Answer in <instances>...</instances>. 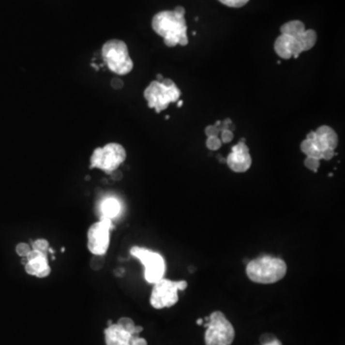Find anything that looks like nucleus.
Instances as JSON below:
<instances>
[{
    "label": "nucleus",
    "mask_w": 345,
    "mask_h": 345,
    "mask_svg": "<svg viewBox=\"0 0 345 345\" xmlns=\"http://www.w3.org/2000/svg\"><path fill=\"white\" fill-rule=\"evenodd\" d=\"M184 15L185 9L182 6H178L174 11H162L152 17L151 27L153 31L163 38L164 44L168 47L188 45L187 25Z\"/></svg>",
    "instance_id": "f257e3e1"
},
{
    "label": "nucleus",
    "mask_w": 345,
    "mask_h": 345,
    "mask_svg": "<svg viewBox=\"0 0 345 345\" xmlns=\"http://www.w3.org/2000/svg\"><path fill=\"white\" fill-rule=\"evenodd\" d=\"M287 273L286 263L272 256H262L250 261L247 266V277L258 284H273Z\"/></svg>",
    "instance_id": "f03ea898"
},
{
    "label": "nucleus",
    "mask_w": 345,
    "mask_h": 345,
    "mask_svg": "<svg viewBox=\"0 0 345 345\" xmlns=\"http://www.w3.org/2000/svg\"><path fill=\"white\" fill-rule=\"evenodd\" d=\"M180 90L171 79H163L162 82H151L144 91V98L149 107L153 108L157 113L165 110L171 103L180 98Z\"/></svg>",
    "instance_id": "7ed1b4c3"
},
{
    "label": "nucleus",
    "mask_w": 345,
    "mask_h": 345,
    "mask_svg": "<svg viewBox=\"0 0 345 345\" xmlns=\"http://www.w3.org/2000/svg\"><path fill=\"white\" fill-rule=\"evenodd\" d=\"M102 57L107 68L117 75H127L134 68L127 45L120 40H109L102 47Z\"/></svg>",
    "instance_id": "20e7f679"
},
{
    "label": "nucleus",
    "mask_w": 345,
    "mask_h": 345,
    "mask_svg": "<svg viewBox=\"0 0 345 345\" xmlns=\"http://www.w3.org/2000/svg\"><path fill=\"white\" fill-rule=\"evenodd\" d=\"M207 328L204 336L206 345H230L235 338V330L225 315L216 311L206 318Z\"/></svg>",
    "instance_id": "39448f33"
},
{
    "label": "nucleus",
    "mask_w": 345,
    "mask_h": 345,
    "mask_svg": "<svg viewBox=\"0 0 345 345\" xmlns=\"http://www.w3.org/2000/svg\"><path fill=\"white\" fill-rule=\"evenodd\" d=\"M125 148L118 143H108L95 149L90 157V168H98L106 174H112L126 160Z\"/></svg>",
    "instance_id": "423d86ee"
},
{
    "label": "nucleus",
    "mask_w": 345,
    "mask_h": 345,
    "mask_svg": "<svg viewBox=\"0 0 345 345\" xmlns=\"http://www.w3.org/2000/svg\"><path fill=\"white\" fill-rule=\"evenodd\" d=\"M188 284L186 281H172L164 277L153 284L150 294V305L157 310L170 308L179 301V292L184 291Z\"/></svg>",
    "instance_id": "0eeeda50"
},
{
    "label": "nucleus",
    "mask_w": 345,
    "mask_h": 345,
    "mask_svg": "<svg viewBox=\"0 0 345 345\" xmlns=\"http://www.w3.org/2000/svg\"><path fill=\"white\" fill-rule=\"evenodd\" d=\"M131 254L138 259L144 266V276L150 284H154L164 277L166 264L164 258L157 252L146 247H133Z\"/></svg>",
    "instance_id": "6e6552de"
},
{
    "label": "nucleus",
    "mask_w": 345,
    "mask_h": 345,
    "mask_svg": "<svg viewBox=\"0 0 345 345\" xmlns=\"http://www.w3.org/2000/svg\"><path fill=\"white\" fill-rule=\"evenodd\" d=\"M111 227V220L104 217L90 227L88 231V248L93 255L104 256L106 253L110 242Z\"/></svg>",
    "instance_id": "1a4fd4ad"
},
{
    "label": "nucleus",
    "mask_w": 345,
    "mask_h": 345,
    "mask_svg": "<svg viewBox=\"0 0 345 345\" xmlns=\"http://www.w3.org/2000/svg\"><path fill=\"white\" fill-rule=\"evenodd\" d=\"M225 163L229 169L235 173H245L250 168L252 159L244 139L232 148Z\"/></svg>",
    "instance_id": "9d476101"
},
{
    "label": "nucleus",
    "mask_w": 345,
    "mask_h": 345,
    "mask_svg": "<svg viewBox=\"0 0 345 345\" xmlns=\"http://www.w3.org/2000/svg\"><path fill=\"white\" fill-rule=\"evenodd\" d=\"M274 50L276 54L284 60H289L293 57L298 58L303 52L297 39L284 34H281L276 39L274 43Z\"/></svg>",
    "instance_id": "9b49d317"
},
{
    "label": "nucleus",
    "mask_w": 345,
    "mask_h": 345,
    "mask_svg": "<svg viewBox=\"0 0 345 345\" xmlns=\"http://www.w3.org/2000/svg\"><path fill=\"white\" fill-rule=\"evenodd\" d=\"M315 136L312 140L316 149L322 152L326 149L336 150L339 144L337 133L329 126H321L315 132Z\"/></svg>",
    "instance_id": "f8f14e48"
},
{
    "label": "nucleus",
    "mask_w": 345,
    "mask_h": 345,
    "mask_svg": "<svg viewBox=\"0 0 345 345\" xmlns=\"http://www.w3.org/2000/svg\"><path fill=\"white\" fill-rule=\"evenodd\" d=\"M132 335L121 328L117 323L109 325L105 330L106 345H130Z\"/></svg>",
    "instance_id": "ddd939ff"
},
{
    "label": "nucleus",
    "mask_w": 345,
    "mask_h": 345,
    "mask_svg": "<svg viewBox=\"0 0 345 345\" xmlns=\"http://www.w3.org/2000/svg\"><path fill=\"white\" fill-rule=\"evenodd\" d=\"M25 271L38 278H45L51 273V268L48 264L47 255L44 254L25 264Z\"/></svg>",
    "instance_id": "4468645a"
},
{
    "label": "nucleus",
    "mask_w": 345,
    "mask_h": 345,
    "mask_svg": "<svg viewBox=\"0 0 345 345\" xmlns=\"http://www.w3.org/2000/svg\"><path fill=\"white\" fill-rule=\"evenodd\" d=\"M120 202L115 197H106L101 203V212L104 218L112 220L120 213Z\"/></svg>",
    "instance_id": "2eb2a0df"
},
{
    "label": "nucleus",
    "mask_w": 345,
    "mask_h": 345,
    "mask_svg": "<svg viewBox=\"0 0 345 345\" xmlns=\"http://www.w3.org/2000/svg\"><path fill=\"white\" fill-rule=\"evenodd\" d=\"M306 31L305 24L300 20H291L289 22L284 23L280 27L281 34L289 35L294 38H299Z\"/></svg>",
    "instance_id": "dca6fc26"
},
{
    "label": "nucleus",
    "mask_w": 345,
    "mask_h": 345,
    "mask_svg": "<svg viewBox=\"0 0 345 345\" xmlns=\"http://www.w3.org/2000/svg\"><path fill=\"white\" fill-rule=\"evenodd\" d=\"M297 41L299 42L303 52L308 51L315 45L317 41V34L315 30L309 29L306 30L299 38H297Z\"/></svg>",
    "instance_id": "f3484780"
},
{
    "label": "nucleus",
    "mask_w": 345,
    "mask_h": 345,
    "mask_svg": "<svg viewBox=\"0 0 345 345\" xmlns=\"http://www.w3.org/2000/svg\"><path fill=\"white\" fill-rule=\"evenodd\" d=\"M117 324L132 336H138L143 331V327L136 326L134 320L130 317H121Z\"/></svg>",
    "instance_id": "a211bd4d"
},
{
    "label": "nucleus",
    "mask_w": 345,
    "mask_h": 345,
    "mask_svg": "<svg viewBox=\"0 0 345 345\" xmlns=\"http://www.w3.org/2000/svg\"><path fill=\"white\" fill-rule=\"evenodd\" d=\"M300 149L308 157H314L319 160L321 159V152L316 149L312 140H309L307 138L303 140L301 142Z\"/></svg>",
    "instance_id": "6ab92c4d"
},
{
    "label": "nucleus",
    "mask_w": 345,
    "mask_h": 345,
    "mask_svg": "<svg viewBox=\"0 0 345 345\" xmlns=\"http://www.w3.org/2000/svg\"><path fill=\"white\" fill-rule=\"evenodd\" d=\"M32 247H33V249L38 250V251H40V252H42V253L47 255L48 249H49L50 247L49 242H48L47 240L42 239V238H41V239H37L36 241L33 242Z\"/></svg>",
    "instance_id": "aec40b11"
},
{
    "label": "nucleus",
    "mask_w": 345,
    "mask_h": 345,
    "mask_svg": "<svg viewBox=\"0 0 345 345\" xmlns=\"http://www.w3.org/2000/svg\"><path fill=\"white\" fill-rule=\"evenodd\" d=\"M304 165L307 169L316 173L318 171V168H319V165H320V162H319V159H316V158H314V157H306L305 161H304Z\"/></svg>",
    "instance_id": "412c9836"
},
{
    "label": "nucleus",
    "mask_w": 345,
    "mask_h": 345,
    "mask_svg": "<svg viewBox=\"0 0 345 345\" xmlns=\"http://www.w3.org/2000/svg\"><path fill=\"white\" fill-rule=\"evenodd\" d=\"M222 141L219 138V136H212L208 137L206 140V147L210 150H218L222 147Z\"/></svg>",
    "instance_id": "4be33fe9"
},
{
    "label": "nucleus",
    "mask_w": 345,
    "mask_h": 345,
    "mask_svg": "<svg viewBox=\"0 0 345 345\" xmlns=\"http://www.w3.org/2000/svg\"><path fill=\"white\" fill-rule=\"evenodd\" d=\"M221 3L231 8H241L245 6L249 0H219Z\"/></svg>",
    "instance_id": "5701e85b"
},
{
    "label": "nucleus",
    "mask_w": 345,
    "mask_h": 345,
    "mask_svg": "<svg viewBox=\"0 0 345 345\" xmlns=\"http://www.w3.org/2000/svg\"><path fill=\"white\" fill-rule=\"evenodd\" d=\"M31 247L26 244V243H19L18 245H16V247H15V251L17 253V255L21 256V257H26L30 251H31Z\"/></svg>",
    "instance_id": "b1692460"
},
{
    "label": "nucleus",
    "mask_w": 345,
    "mask_h": 345,
    "mask_svg": "<svg viewBox=\"0 0 345 345\" xmlns=\"http://www.w3.org/2000/svg\"><path fill=\"white\" fill-rule=\"evenodd\" d=\"M234 135L230 130H224L221 132V141L222 143H229L233 140Z\"/></svg>",
    "instance_id": "393cba45"
},
{
    "label": "nucleus",
    "mask_w": 345,
    "mask_h": 345,
    "mask_svg": "<svg viewBox=\"0 0 345 345\" xmlns=\"http://www.w3.org/2000/svg\"><path fill=\"white\" fill-rule=\"evenodd\" d=\"M221 134V131L218 127H216L215 125H210L207 126L205 128V135H207V137H212V136H219V135Z\"/></svg>",
    "instance_id": "a878e982"
},
{
    "label": "nucleus",
    "mask_w": 345,
    "mask_h": 345,
    "mask_svg": "<svg viewBox=\"0 0 345 345\" xmlns=\"http://www.w3.org/2000/svg\"><path fill=\"white\" fill-rule=\"evenodd\" d=\"M130 345H148L145 339L140 338L139 336H132Z\"/></svg>",
    "instance_id": "bb28decb"
},
{
    "label": "nucleus",
    "mask_w": 345,
    "mask_h": 345,
    "mask_svg": "<svg viewBox=\"0 0 345 345\" xmlns=\"http://www.w3.org/2000/svg\"><path fill=\"white\" fill-rule=\"evenodd\" d=\"M335 150L332 149H326L321 152V159L325 160H331L335 156Z\"/></svg>",
    "instance_id": "cd10ccee"
},
{
    "label": "nucleus",
    "mask_w": 345,
    "mask_h": 345,
    "mask_svg": "<svg viewBox=\"0 0 345 345\" xmlns=\"http://www.w3.org/2000/svg\"><path fill=\"white\" fill-rule=\"evenodd\" d=\"M263 345H282V344H281L278 340L274 339V340H272V341H270V342H269V343H266V344H264Z\"/></svg>",
    "instance_id": "c85d7f7f"
},
{
    "label": "nucleus",
    "mask_w": 345,
    "mask_h": 345,
    "mask_svg": "<svg viewBox=\"0 0 345 345\" xmlns=\"http://www.w3.org/2000/svg\"><path fill=\"white\" fill-rule=\"evenodd\" d=\"M197 324H198V325H202V324H203V319H202V318H199V319H197Z\"/></svg>",
    "instance_id": "c756f323"
},
{
    "label": "nucleus",
    "mask_w": 345,
    "mask_h": 345,
    "mask_svg": "<svg viewBox=\"0 0 345 345\" xmlns=\"http://www.w3.org/2000/svg\"><path fill=\"white\" fill-rule=\"evenodd\" d=\"M182 105V101H180V102H179V104H178V106L179 107H180Z\"/></svg>",
    "instance_id": "7c9ffc66"
}]
</instances>
